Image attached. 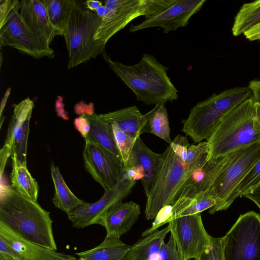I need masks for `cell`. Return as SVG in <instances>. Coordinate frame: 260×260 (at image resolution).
<instances>
[{
    "label": "cell",
    "instance_id": "obj_1",
    "mask_svg": "<svg viewBox=\"0 0 260 260\" xmlns=\"http://www.w3.org/2000/svg\"><path fill=\"white\" fill-rule=\"evenodd\" d=\"M50 213L11 185L1 184L0 223L27 242L56 250Z\"/></svg>",
    "mask_w": 260,
    "mask_h": 260
},
{
    "label": "cell",
    "instance_id": "obj_2",
    "mask_svg": "<svg viewBox=\"0 0 260 260\" xmlns=\"http://www.w3.org/2000/svg\"><path fill=\"white\" fill-rule=\"evenodd\" d=\"M102 55L110 69L133 91L138 101L150 105L178 99V90L168 76V68L154 55L143 54L138 63L127 65L112 60L105 52Z\"/></svg>",
    "mask_w": 260,
    "mask_h": 260
},
{
    "label": "cell",
    "instance_id": "obj_3",
    "mask_svg": "<svg viewBox=\"0 0 260 260\" xmlns=\"http://www.w3.org/2000/svg\"><path fill=\"white\" fill-rule=\"evenodd\" d=\"M254 105L252 96L237 105L222 118L207 140L208 160L260 142V123Z\"/></svg>",
    "mask_w": 260,
    "mask_h": 260
},
{
    "label": "cell",
    "instance_id": "obj_4",
    "mask_svg": "<svg viewBox=\"0 0 260 260\" xmlns=\"http://www.w3.org/2000/svg\"><path fill=\"white\" fill-rule=\"evenodd\" d=\"M252 96L248 86H238L225 89L218 94L214 93L191 109L187 118L183 122L182 131L194 143L207 140L231 110Z\"/></svg>",
    "mask_w": 260,
    "mask_h": 260
},
{
    "label": "cell",
    "instance_id": "obj_5",
    "mask_svg": "<svg viewBox=\"0 0 260 260\" xmlns=\"http://www.w3.org/2000/svg\"><path fill=\"white\" fill-rule=\"evenodd\" d=\"M101 21L96 13L84 9L80 1L73 0L63 35L69 54L68 69L104 52L106 45L94 40Z\"/></svg>",
    "mask_w": 260,
    "mask_h": 260
},
{
    "label": "cell",
    "instance_id": "obj_6",
    "mask_svg": "<svg viewBox=\"0 0 260 260\" xmlns=\"http://www.w3.org/2000/svg\"><path fill=\"white\" fill-rule=\"evenodd\" d=\"M192 172L169 145L162 153L154 185L147 197L145 210L146 219H154L162 208L174 201Z\"/></svg>",
    "mask_w": 260,
    "mask_h": 260
},
{
    "label": "cell",
    "instance_id": "obj_7",
    "mask_svg": "<svg viewBox=\"0 0 260 260\" xmlns=\"http://www.w3.org/2000/svg\"><path fill=\"white\" fill-rule=\"evenodd\" d=\"M18 0L0 1V48L10 46L36 59L54 57L52 48L43 46L19 13Z\"/></svg>",
    "mask_w": 260,
    "mask_h": 260
},
{
    "label": "cell",
    "instance_id": "obj_8",
    "mask_svg": "<svg viewBox=\"0 0 260 260\" xmlns=\"http://www.w3.org/2000/svg\"><path fill=\"white\" fill-rule=\"evenodd\" d=\"M206 0H147L145 20L131 25L129 31L159 27L167 34L186 26L189 20L202 8Z\"/></svg>",
    "mask_w": 260,
    "mask_h": 260
},
{
    "label": "cell",
    "instance_id": "obj_9",
    "mask_svg": "<svg viewBox=\"0 0 260 260\" xmlns=\"http://www.w3.org/2000/svg\"><path fill=\"white\" fill-rule=\"evenodd\" d=\"M224 260H260V215H241L222 237Z\"/></svg>",
    "mask_w": 260,
    "mask_h": 260
},
{
    "label": "cell",
    "instance_id": "obj_10",
    "mask_svg": "<svg viewBox=\"0 0 260 260\" xmlns=\"http://www.w3.org/2000/svg\"><path fill=\"white\" fill-rule=\"evenodd\" d=\"M260 158V142L236 151L231 161L216 179L212 189L216 204L209 209L210 214L223 210L224 204L245 177Z\"/></svg>",
    "mask_w": 260,
    "mask_h": 260
},
{
    "label": "cell",
    "instance_id": "obj_11",
    "mask_svg": "<svg viewBox=\"0 0 260 260\" xmlns=\"http://www.w3.org/2000/svg\"><path fill=\"white\" fill-rule=\"evenodd\" d=\"M136 182L128 176L123 168L116 184L105 190L99 200L93 203L85 202L68 215L73 226L83 229L93 224H100L110 208L116 203L122 202L131 192Z\"/></svg>",
    "mask_w": 260,
    "mask_h": 260
},
{
    "label": "cell",
    "instance_id": "obj_12",
    "mask_svg": "<svg viewBox=\"0 0 260 260\" xmlns=\"http://www.w3.org/2000/svg\"><path fill=\"white\" fill-rule=\"evenodd\" d=\"M168 225L182 260L196 259L211 237L204 228L201 213L173 218Z\"/></svg>",
    "mask_w": 260,
    "mask_h": 260
},
{
    "label": "cell",
    "instance_id": "obj_13",
    "mask_svg": "<svg viewBox=\"0 0 260 260\" xmlns=\"http://www.w3.org/2000/svg\"><path fill=\"white\" fill-rule=\"evenodd\" d=\"M83 158L85 170L105 190L118 181L123 166L114 154L99 144L85 139Z\"/></svg>",
    "mask_w": 260,
    "mask_h": 260
},
{
    "label": "cell",
    "instance_id": "obj_14",
    "mask_svg": "<svg viewBox=\"0 0 260 260\" xmlns=\"http://www.w3.org/2000/svg\"><path fill=\"white\" fill-rule=\"evenodd\" d=\"M106 15L94 36V40L106 45L109 40L134 19L145 16L147 0H108L104 2Z\"/></svg>",
    "mask_w": 260,
    "mask_h": 260
},
{
    "label": "cell",
    "instance_id": "obj_15",
    "mask_svg": "<svg viewBox=\"0 0 260 260\" xmlns=\"http://www.w3.org/2000/svg\"><path fill=\"white\" fill-rule=\"evenodd\" d=\"M0 254L15 260H76L75 256L27 242L0 223Z\"/></svg>",
    "mask_w": 260,
    "mask_h": 260
},
{
    "label": "cell",
    "instance_id": "obj_16",
    "mask_svg": "<svg viewBox=\"0 0 260 260\" xmlns=\"http://www.w3.org/2000/svg\"><path fill=\"white\" fill-rule=\"evenodd\" d=\"M34 107V102L29 98L14 105L4 143L10 148L11 158L22 164L27 165V141Z\"/></svg>",
    "mask_w": 260,
    "mask_h": 260
},
{
    "label": "cell",
    "instance_id": "obj_17",
    "mask_svg": "<svg viewBox=\"0 0 260 260\" xmlns=\"http://www.w3.org/2000/svg\"><path fill=\"white\" fill-rule=\"evenodd\" d=\"M236 152L208 160L194 170L186 179L173 202L181 198L193 199L212 188L216 179L228 167Z\"/></svg>",
    "mask_w": 260,
    "mask_h": 260
},
{
    "label": "cell",
    "instance_id": "obj_18",
    "mask_svg": "<svg viewBox=\"0 0 260 260\" xmlns=\"http://www.w3.org/2000/svg\"><path fill=\"white\" fill-rule=\"evenodd\" d=\"M19 13L25 23L45 47L51 48L50 45L54 38L63 36L50 22L41 1H20Z\"/></svg>",
    "mask_w": 260,
    "mask_h": 260
},
{
    "label": "cell",
    "instance_id": "obj_19",
    "mask_svg": "<svg viewBox=\"0 0 260 260\" xmlns=\"http://www.w3.org/2000/svg\"><path fill=\"white\" fill-rule=\"evenodd\" d=\"M162 153H156L150 150L139 136L136 140L126 164L123 167L125 170L136 167L142 172L143 177L141 181L146 197L154 185Z\"/></svg>",
    "mask_w": 260,
    "mask_h": 260
},
{
    "label": "cell",
    "instance_id": "obj_20",
    "mask_svg": "<svg viewBox=\"0 0 260 260\" xmlns=\"http://www.w3.org/2000/svg\"><path fill=\"white\" fill-rule=\"evenodd\" d=\"M140 214V207L137 203L119 202L110 208L100 224L105 228L106 236L120 238L129 231Z\"/></svg>",
    "mask_w": 260,
    "mask_h": 260
},
{
    "label": "cell",
    "instance_id": "obj_21",
    "mask_svg": "<svg viewBox=\"0 0 260 260\" xmlns=\"http://www.w3.org/2000/svg\"><path fill=\"white\" fill-rule=\"evenodd\" d=\"M170 145L187 168L193 172L208 160L209 150L207 141L190 145L186 137L178 135Z\"/></svg>",
    "mask_w": 260,
    "mask_h": 260
},
{
    "label": "cell",
    "instance_id": "obj_22",
    "mask_svg": "<svg viewBox=\"0 0 260 260\" xmlns=\"http://www.w3.org/2000/svg\"><path fill=\"white\" fill-rule=\"evenodd\" d=\"M100 115L108 122L116 123L122 131L135 139L142 134L147 121L145 115L142 114L136 106L101 114Z\"/></svg>",
    "mask_w": 260,
    "mask_h": 260
},
{
    "label": "cell",
    "instance_id": "obj_23",
    "mask_svg": "<svg viewBox=\"0 0 260 260\" xmlns=\"http://www.w3.org/2000/svg\"><path fill=\"white\" fill-rule=\"evenodd\" d=\"M169 232L170 229L168 225L143 237L131 246L125 260H157L159 251Z\"/></svg>",
    "mask_w": 260,
    "mask_h": 260
},
{
    "label": "cell",
    "instance_id": "obj_24",
    "mask_svg": "<svg viewBox=\"0 0 260 260\" xmlns=\"http://www.w3.org/2000/svg\"><path fill=\"white\" fill-rule=\"evenodd\" d=\"M216 204V199L212 188L200 193L193 199H179L170 205V219L179 216L201 213Z\"/></svg>",
    "mask_w": 260,
    "mask_h": 260
},
{
    "label": "cell",
    "instance_id": "obj_25",
    "mask_svg": "<svg viewBox=\"0 0 260 260\" xmlns=\"http://www.w3.org/2000/svg\"><path fill=\"white\" fill-rule=\"evenodd\" d=\"M130 247L120 238L106 236L99 245L75 254L82 260H125Z\"/></svg>",
    "mask_w": 260,
    "mask_h": 260
},
{
    "label": "cell",
    "instance_id": "obj_26",
    "mask_svg": "<svg viewBox=\"0 0 260 260\" xmlns=\"http://www.w3.org/2000/svg\"><path fill=\"white\" fill-rule=\"evenodd\" d=\"M88 120L90 130L87 137L89 139L105 148L114 154L122 162L121 156L115 139L111 123L104 119L100 114L82 115Z\"/></svg>",
    "mask_w": 260,
    "mask_h": 260
},
{
    "label": "cell",
    "instance_id": "obj_27",
    "mask_svg": "<svg viewBox=\"0 0 260 260\" xmlns=\"http://www.w3.org/2000/svg\"><path fill=\"white\" fill-rule=\"evenodd\" d=\"M50 170L55 190L52 202L56 208L65 212L68 215L85 202L72 192L57 166L52 164Z\"/></svg>",
    "mask_w": 260,
    "mask_h": 260
},
{
    "label": "cell",
    "instance_id": "obj_28",
    "mask_svg": "<svg viewBox=\"0 0 260 260\" xmlns=\"http://www.w3.org/2000/svg\"><path fill=\"white\" fill-rule=\"evenodd\" d=\"M166 101H161L145 115L147 121L142 134L148 133L165 140L169 145L172 141L170 137L169 117L166 107Z\"/></svg>",
    "mask_w": 260,
    "mask_h": 260
},
{
    "label": "cell",
    "instance_id": "obj_29",
    "mask_svg": "<svg viewBox=\"0 0 260 260\" xmlns=\"http://www.w3.org/2000/svg\"><path fill=\"white\" fill-rule=\"evenodd\" d=\"M11 159V186L21 194L37 202L39 193L38 182L31 175L26 164L18 163L15 159Z\"/></svg>",
    "mask_w": 260,
    "mask_h": 260
},
{
    "label": "cell",
    "instance_id": "obj_30",
    "mask_svg": "<svg viewBox=\"0 0 260 260\" xmlns=\"http://www.w3.org/2000/svg\"><path fill=\"white\" fill-rule=\"evenodd\" d=\"M260 23V0L245 3L234 18L232 32L237 37Z\"/></svg>",
    "mask_w": 260,
    "mask_h": 260
},
{
    "label": "cell",
    "instance_id": "obj_31",
    "mask_svg": "<svg viewBox=\"0 0 260 260\" xmlns=\"http://www.w3.org/2000/svg\"><path fill=\"white\" fill-rule=\"evenodd\" d=\"M44 5L50 22L62 33L69 18L73 0H41Z\"/></svg>",
    "mask_w": 260,
    "mask_h": 260
},
{
    "label": "cell",
    "instance_id": "obj_32",
    "mask_svg": "<svg viewBox=\"0 0 260 260\" xmlns=\"http://www.w3.org/2000/svg\"><path fill=\"white\" fill-rule=\"evenodd\" d=\"M260 185V158L226 201L223 210L227 209L239 196L248 193Z\"/></svg>",
    "mask_w": 260,
    "mask_h": 260
},
{
    "label": "cell",
    "instance_id": "obj_33",
    "mask_svg": "<svg viewBox=\"0 0 260 260\" xmlns=\"http://www.w3.org/2000/svg\"><path fill=\"white\" fill-rule=\"evenodd\" d=\"M111 123L117 146L120 153L123 166L127 163L137 139L122 131L115 123Z\"/></svg>",
    "mask_w": 260,
    "mask_h": 260
},
{
    "label": "cell",
    "instance_id": "obj_34",
    "mask_svg": "<svg viewBox=\"0 0 260 260\" xmlns=\"http://www.w3.org/2000/svg\"><path fill=\"white\" fill-rule=\"evenodd\" d=\"M196 260H224L222 252V237L210 238L200 255Z\"/></svg>",
    "mask_w": 260,
    "mask_h": 260
},
{
    "label": "cell",
    "instance_id": "obj_35",
    "mask_svg": "<svg viewBox=\"0 0 260 260\" xmlns=\"http://www.w3.org/2000/svg\"><path fill=\"white\" fill-rule=\"evenodd\" d=\"M157 260H182L171 235L169 241L163 243L158 255Z\"/></svg>",
    "mask_w": 260,
    "mask_h": 260
},
{
    "label": "cell",
    "instance_id": "obj_36",
    "mask_svg": "<svg viewBox=\"0 0 260 260\" xmlns=\"http://www.w3.org/2000/svg\"><path fill=\"white\" fill-rule=\"evenodd\" d=\"M76 129L85 139L89 134L90 126L87 119L83 115H80L76 118L74 121Z\"/></svg>",
    "mask_w": 260,
    "mask_h": 260
},
{
    "label": "cell",
    "instance_id": "obj_37",
    "mask_svg": "<svg viewBox=\"0 0 260 260\" xmlns=\"http://www.w3.org/2000/svg\"><path fill=\"white\" fill-rule=\"evenodd\" d=\"M1 180L3 177L5 168L8 158L11 156V152L10 147L4 144L3 148L1 149Z\"/></svg>",
    "mask_w": 260,
    "mask_h": 260
},
{
    "label": "cell",
    "instance_id": "obj_38",
    "mask_svg": "<svg viewBox=\"0 0 260 260\" xmlns=\"http://www.w3.org/2000/svg\"><path fill=\"white\" fill-rule=\"evenodd\" d=\"M252 97L255 102L260 103V80H255L250 81L248 85Z\"/></svg>",
    "mask_w": 260,
    "mask_h": 260
},
{
    "label": "cell",
    "instance_id": "obj_39",
    "mask_svg": "<svg viewBox=\"0 0 260 260\" xmlns=\"http://www.w3.org/2000/svg\"><path fill=\"white\" fill-rule=\"evenodd\" d=\"M63 99L61 96H57V99L55 102V111L57 115L64 120H68L69 117L68 113L64 108Z\"/></svg>",
    "mask_w": 260,
    "mask_h": 260
},
{
    "label": "cell",
    "instance_id": "obj_40",
    "mask_svg": "<svg viewBox=\"0 0 260 260\" xmlns=\"http://www.w3.org/2000/svg\"><path fill=\"white\" fill-rule=\"evenodd\" d=\"M249 41H260V23L243 34Z\"/></svg>",
    "mask_w": 260,
    "mask_h": 260
},
{
    "label": "cell",
    "instance_id": "obj_41",
    "mask_svg": "<svg viewBox=\"0 0 260 260\" xmlns=\"http://www.w3.org/2000/svg\"><path fill=\"white\" fill-rule=\"evenodd\" d=\"M243 196L253 201L260 210V185Z\"/></svg>",
    "mask_w": 260,
    "mask_h": 260
},
{
    "label": "cell",
    "instance_id": "obj_42",
    "mask_svg": "<svg viewBox=\"0 0 260 260\" xmlns=\"http://www.w3.org/2000/svg\"><path fill=\"white\" fill-rule=\"evenodd\" d=\"M85 4L87 9L94 12L99 7L103 5L102 3L100 1L92 0L87 1Z\"/></svg>",
    "mask_w": 260,
    "mask_h": 260
},
{
    "label": "cell",
    "instance_id": "obj_43",
    "mask_svg": "<svg viewBox=\"0 0 260 260\" xmlns=\"http://www.w3.org/2000/svg\"><path fill=\"white\" fill-rule=\"evenodd\" d=\"M10 91H11V88L9 87L8 89H7V91L2 100L1 104V112H0L1 118L2 117L3 111L5 107V105H6L7 101L8 99V97L10 94Z\"/></svg>",
    "mask_w": 260,
    "mask_h": 260
},
{
    "label": "cell",
    "instance_id": "obj_44",
    "mask_svg": "<svg viewBox=\"0 0 260 260\" xmlns=\"http://www.w3.org/2000/svg\"><path fill=\"white\" fill-rule=\"evenodd\" d=\"M107 12V10L106 7L104 5H102L96 10L95 13L102 18L106 15Z\"/></svg>",
    "mask_w": 260,
    "mask_h": 260
},
{
    "label": "cell",
    "instance_id": "obj_45",
    "mask_svg": "<svg viewBox=\"0 0 260 260\" xmlns=\"http://www.w3.org/2000/svg\"><path fill=\"white\" fill-rule=\"evenodd\" d=\"M254 106L256 118L260 123V103L254 102Z\"/></svg>",
    "mask_w": 260,
    "mask_h": 260
},
{
    "label": "cell",
    "instance_id": "obj_46",
    "mask_svg": "<svg viewBox=\"0 0 260 260\" xmlns=\"http://www.w3.org/2000/svg\"><path fill=\"white\" fill-rule=\"evenodd\" d=\"M0 257L3 259V260H15L12 257L3 254H0Z\"/></svg>",
    "mask_w": 260,
    "mask_h": 260
},
{
    "label": "cell",
    "instance_id": "obj_47",
    "mask_svg": "<svg viewBox=\"0 0 260 260\" xmlns=\"http://www.w3.org/2000/svg\"><path fill=\"white\" fill-rule=\"evenodd\" d=\"M0 260H3V259L0 257Z\"/></svg>",
    "mask_w": 260,
    "mask_h": 260
},
{
    "label": "cell",
    "instance_id": "obj_48",
    "mask_svg": "<svg viewBox=\"0 0 260 260\" xmlns=\"http://www.w3.org/2000/svg\"><path fill=\"white\" fill-rule=\"evenodd\" d=\"M78 260H82V259H81L79 258Z\"/></svg>",
    "mask_w": 260,
    "mask_h": 260
},
{
    "label": "cell",
    "instance_id": "obj_49",
    "mask_svg": "<svg viewBox=\"0 0 260 260\" xmlns=\"http://www.w3.org/2000/svg\"></svg>",
    "mask_w": 260,
    "mask_h": 260
}]
</instances>
